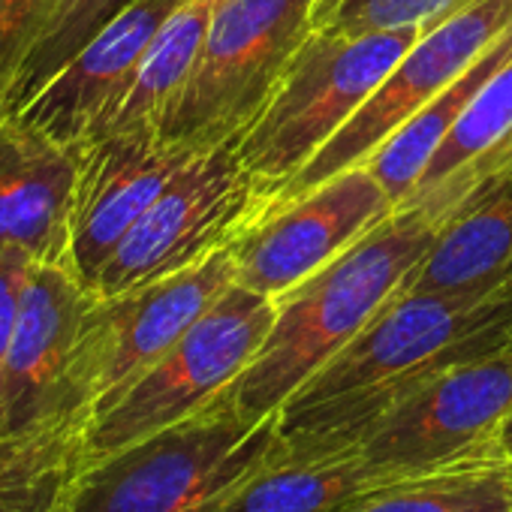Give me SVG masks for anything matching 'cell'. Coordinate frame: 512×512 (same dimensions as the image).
I'll use <instances>...</instances> for the list:
<instances>
[{
  "label": "cell",
  "mask_w": 512,
  "mask_h": 512,
  "mask_svg": "<svg viewBox=\"0 0 512 512\" xmlns=\"http://www.w3.org/2000/svg\"><path fill=\"white\" fill-rule=\"evenodd\" d=\"M202 151L160 133H112L79 151L70 214V269L94 290L103 266L166 184Z\"/></svg>",
  "instance_id": "12"
},
{
  "label": "cell",
  "mask_w": 512,
  "mask_h": 512,
  "mask_svg": "<svg viewBox=\"0 0 512 512\" xmlns=\"http://www.w3.org/2000/svg\"><path fill=\"white\" fill-rule=\"evenodd\" d=\"M79 151L0 112V250L70 266Z\"/></svg>",
  "instance_id": "15"
},
{
  "label": "cell",
  "mask_w": 512,
  "mask_h": 512,
  "mask_svg": "<svg viewBox=\"0 0 512 512\" xmlns=\"http://www.w3.org/2000/svg\"><path fill=\"white\" fill-rule=\"evenodd\" d=\"M392 479L350 443H287L226 500L220 512H347Z\"/></svg>",
  "instance_id": "17"
},
{
  "label": "cell",
  "mask_w": 512,
  "mask_h": 512,
  "mask_svg": "<svg viewBox=\"0 0 512 512\" xmlns=\"http://www.w3.org/2000/svg\"><path fill=\"white\" fill-rule=\"evenodd\" d=\"M509 130H512V58H506L467 103V109L461 112L443 145L434 151L419 184L413 187V193L401 208H419L431 217L437 202L446 196V190L482 154L497 148L509 136Z\"/></svg>",
  "instance_id": "22"
},
{
  "label": "cell",
  "mask_w": 512,
  "mask_h": 512,
  "mask_svg": "<svg viewBox=\"0 0 512 512\" xmlns=\"http://www.w3.org/2000/svg\"><path fill=\"white\" fill-rule=\"evenodd\" d=\"M88 461V425L0 428V512H64Z\"/></svg>",
  "instance_id": "20"
},
{
  "label": "cell",
  "mask_w": 512,
  "mask_h": 512,
  "mask_svg": "<svg viewBox=\"0 0 512 512\" xmlns=\"http://www.w3.org/2000/svg\"><path fill=\"white\" fill-rule=\"evenodd\" d=\"M175 7L178 0H133L13 115L52 142L82 151L106 133L154 34Z\"/></svg>",
  "instance_id": "13"
},
{
  "label": "cell",
  "mask_w": 512,
  "mask_h": 512,
  "mask_svg": "<svg viewBox=\"0 0 512 512\" xmlns=\"http://www.w3.org/2000/svg\"><path fill=\"white\" fill-rule=\"evenodd\" d=\"M512 175V130H509V136L497 145V148H491L488 154H482L449 190H446V196L437 202V208H434V220L437 223H443L452 211H458L476 190H482V187H488V184H494V181H503V178H509Z\"/></svg>",
  "instance_id": "26"
},
{
  "label": "cell",
  "mask_w": 512,
  "mask_h": 512,
  "mask_svg": "<svg viewBox=\"0 0 512 512\" xmlns=\"http://www.w3.org/2000/svg\"><path fill=\"white\" fill-rule=\"evenodd\" d=\"M214 0H178V7L166 16L154 34L139 73L109 121L103 136L112 133H160L175 112L205 43ZM100 136V139H103ZM97 142V139H94Z\"/></svg>",
  "instance_id": "18"
},
{
  "label": "cell",
  "mask_w": 512,
  "mask_h": 512,
  "mask_svg": "<svg viewBox=\"0 0 512 512\" xmlns=\"http://www.w3.org/2000/svg\"><path fill=\"white\" fill-rule=\"evenodd\" d=\"M58 7L61 0H0V109Z\"/></svg>",
  "instance_id": "25"
},
{
  "label": "cell",
  "mask_w": 512,
  "mask_h": 512,
  "mask_svg": "<svg viewBox=\"0 0 512 512\" xmlns=\"http://www.w3.org/2000/svg\"><path fill=\"white\" fill-rule=\"evenodd\" d=\"M395 211L398 205L383 184L365 166H353L244 226L229 241L235 284L278 299L338 260Z\"/></svg>",
  "instance_id": "11"
},
{
  "label": "cell",
  "mask_w": 512,
  "mask_h": 512,
  "mask_svg": "<svg viewBox=\"0 0 512 512\" xmlns=\"http://www.w3.org/2000/svg\"><path fill=\"white\" fill-rule=\"evenodd\" d=\"M512 413V344L455 362L374 419L356 449L386 479L434 470L494 449Z\"/></svg>",
  "instance_id": "8"
},
{
  "label": "cell",
  "mask_w": 512,
  "mask_h": 512,
  "mask_svg": "<svg viewBox=\"0 0 512 512\" xmlns=\"http://www.w3.org/2000/svg\"><path fill=\"white\" fill-rule=\"evenodd\" d=\"M476 0H317L314 31L338 37H368L404 28L434 31Z\"/></svg>",
  "instance_id": "24"
},
{
  "label": "cell",
  "mask_w": 512,
  "mask_h": 512,
  "mask_svg": "<svg viewBox=\"0 0 512 512\" xmlns=\"http://www.w3.org/2000/svg\"><path fill=\"white\" fill-rule=\"evenodd\" d=\"M437 232L440 223L425 211L398 208L338 260L278 296L260 353L226 389V398L247 419L278 416L401 293Z\"/></svg>",
  "instance_id": "2"
},
{
  "label": "cell",
  "mask_w": 512,
  "mask_h": 512,
  "mask_svg": "<svg viewBox=\"0 0 512 512\" xmlns=\"http://www.w3.org/2000/svg\"><path fill=\"white\" fill-rule=\"evenodd\" d=\"M422 34L428 31L368 37L311 31L266 106L235 139L238 160L256 187L253 220L338 136Z\"/></svg>",
  "instance_id": "4"
},
{
  "label": "cell",
  "mask_w": 512,
  "mask_h": 512,
  "mask_svg": "<svg viewBox=\"0 0 512 512\" xmlns=\"http://www.w3.org/2000/svg\"><path fill=\"white\" fill-rule=\"evenodd\" d=\"M317 0H214L196 70L163 139L211 151L238 139L314 31Z\"/></svg>",
  "instance_id": "5"
},
{
  "label": "cell",
  "mask_w": 512,
  "mask_h": 512,
  "mask_svg": "<svg viewBox=\"0 0 512 512\" xmlns=\"http://www.w3.org/2000/svg\"><path fill=\"white\" fill-rule=\"evenodd\" d=\"M509 28H512V0H476L473 7L455 13L434 31L422 34L392 67V73L377 85V91L365 100V106L260 211V217L311 193L323 181L353 166H362L395 130H401L416 112H422L455 76H461Z\"/></svg>",
  "instance_id": "10"
},
{
  "label": "cell",
  "mask_w": 512,
  "mask_h": 512,
  "mask_svg": "<svg viewBox=\"0 0 512 512\" xmlns=\"http://www.w3.org/2000/svg\"><path fill=\"white\" fill-rule=\"evenodd\" d=\"M235 284L229 244L163 281L97 296L88 308L64 383L67 419H91L127 392Z\"/></svg>",
  "instance_id": "6"
},
{
  "label": "cell",
  "mask_w": 512,
  "mask_h": 512,
  "mask_svg": "<svg viewBox=\"0 0 512 512\" xmlns=\"http://www.w3.org/2000/svg\"><path fill=\"white\" fill-rule=\"evenodd\" d=\"M278 446V416L247 419L223 392L193 416L85 464L64 512H220Z\"/></svg>",
  "instance_id": "3"
},
{
  "label": "cell",
  "mask_w": 512,
  "mask_h": 512,
  "mask_svg": "<svg viewBox=\"0 0 512 512\" xmlns=\"http://www.w3.org/2000/svg\"><path fill=\"white\" fill-rule=\"evenodd\" d=\"M512 344V293H398L278 413L287 443L356 437L437 371Z\"/></svg>",
  "instance_id": "1"
},
{
  "label": "cell",
  "mask_w": 512,
  "mask_h": 512,
  "mask_svg": "<svg viewBox=\"0 0 512 512\" xmlns=\"http://www.w3.org/2000/svg\"><path fill=\"white\" fill-rule=\"evenodd\" d=\"M94 299L97 293L70 266H31L4 368L0 428L34 431L73 422L64 410V383Z\"/></svg>",
  "instance_id": "14"
},
{
  "label": "cell",
  "mask_w": 512,
  "mask_h": 512,
  "mask_svg": "<svg viewBox=\"0 0 512 512\" xmlns=\"http://www.w3.org/2000/svg\"><path fill=\"white\" fill-rule=\"evenodd\" d=\"M133 0H61L43 40L16 76V85L0 112H19L109 19H115Z\"/></svg>",
  "instance_id": "23"
},
{
  "label": "cell",
  "mask_w": 512,
  "mask_h": 512,
  "mask_svg": "<svg viewBox=\"0 0 512 512\" xmlns=\"http://www.w3.org/2000/svg\"><path fill=\"white\" fill-rule=\"evenodd\" d=\"M512 58V28L503 31L461 76H455L422 112H416L401 130H395L362 166L383 184V190L392 196V202L401 208L413 187L419 184L425 166L431 163L434 151L443 145L467 103L476 97V91L488 82V76Z\"/></svg>",
  "instance_id": "19"
},
{
  "label": "cell",
  "mask_w": 512,
  "mask_h": 512,
  "mask_svg": "<svg viewBox=\"0 0 512 512\" xmlns=\"http://www.w3.org/2000/svg\"><path fill=\"white\" fill-rule=\"evenodd\" d=\"M275 299L232 284L127 392L88 425V461L145 440L223 395L260 353Z\"/></svg>",
  "instance_id": "7"
},
{
  "label": "cell",
  "mask_w": 512,
  "mask_h": 512,
  "mask_svg": "<svg viewBox=\"0 0 512 512\" xmlns=\"http://www.w3.org/2000/svg\"><path fill=\"white\" fill-rule=\"evenodd\" d=\"M494 449L500 452V458L506 461L509 476H512V413H509V419L500 425V431H497V437H494Z\"/></svg>",
  "instance_id": "28"
},
{
  "label": "cell",
  "mask_w": 512,
  "mask_h": 512,
  "mask_svg": "<svg viewBox=\"0 0 512 512\" xmlns=\"http://www.w3.org/2000/svg\"><path fill=\"white\" fill-rule=\"evenodd\" d=\"M256 214V187L235 139L196 154L124 235L94 293L118 296L184 272L226 247Z\"/></svg>",
  "instance_id": "9"
},
{
  "label": "cell",
  "mask_w": 512,
  "mask_h": 512,
  "mask_svg": "<svg viewBox=\"0 0 512 512\" xmlns=\"http://www.w3.org/2000/svg\"><path fill=\"white\" fill-rule=\"evenodd\" d=\"M401 293H512V175L476 190L440 223L431 250L407 275Z\"/></svg>",
  "instance_id": "16"
},
{
  "label": "cell",
  "mask_w": 512,
  "mask_h": 512,
  "mask_svg": "<svg viewBox=\"0 0 512 512\" xmlns=\"http://www.w3.org/2000/svg\"><path fill=\"white\" fill-rule=\"evenodd\" d=\"M31 266L37 263H31L28 256L0 250V395H4V368H7V356H10V344H13V332L19 320V305H22V290H25Z\"/></svg>",
  "instance_id": "27"
},
{
  "label": "cell",
  "mask_w": 512,
  "mask_h": 512,
  "mask_svg": "<svg viewBox=\"0 0 512 512\" xmlns=\"http://www.w3.org/2000/svg\"><path fill=\"white\" fill-rule=\"evenodd\" d=\"M347 512H512V476L491 449L392 479Z\"/></svg>",
  "instance_id": "21"
}]
</instances>
